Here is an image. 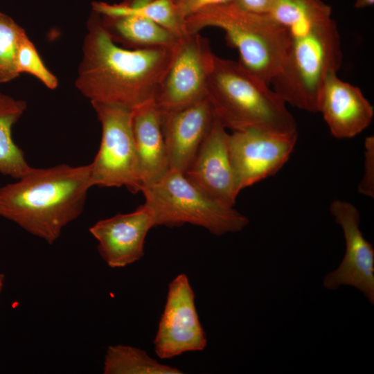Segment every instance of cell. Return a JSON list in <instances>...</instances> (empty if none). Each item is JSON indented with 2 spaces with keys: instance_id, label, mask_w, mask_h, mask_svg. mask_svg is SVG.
I'll list each match as a JSON object with an SVG mask.
<instances>
[{
  "instance_id": "9c48e42d",
  "label": "cell",
  "mask_w": 374,
  "mask_h": 374,
  "mask_svg": "<svg viewBox=\"0 0 374 374\" xmlns=\"http://www.w3.org/2000/svg\"><path fill=\"white\" fill-rule=\"evenodd\" d=\"M297 136L258 128L229 133V152L239 190L278 172L290 159Z\"/></svg>"
},
{
  "instance_id": "277c9868",
  "label": "cell",
  "mask_w": 374,
  "mask_h": 374,
  "mask_svg": "<svg viewBox=\"0 0 374 374\" xmlns=\"http://www.w3.org/2000/svg\"><path fill=\"white\" fill-rule=\"evenodd\" d=\"M184 24L188 33L222 29L227 43L238 50V62L269 85L281 70L290 46V33L269 14L245 10L233 1L202 9Z\"/></svg>"
},
{
  "instance_id": "603a6c76",
  "label": "cell",
  "mask_w": 374,
  "mask_h": 374,
  "mask_svg": "<svg viewBox=\"0 0 374 374\" xmlns=\"http://www.w3.org/2000/svg\"><path fill=\"white\" fill-rule=\"evenodd\" d=\"M16 64L19 74L26 73L33 75L49 89L57 87V78L46 67L28 35L20 43L17 53Z\"/></svg>"
},
{
  "instance_id": "cb8c5ba5",
  "label": "cell",
  "mask_w": 374,
  "mask_h": 374,
  "mask_svg": "<svg viewBox=\"0 0 374 374\" xmlns=\"http://www.w3.org/2000/svg\"><path fill=\"white\" fill-rule=\"evenodd\" d=\"M364 175L358 186L359 193L374 197V137H366L364 142Z\"/></svg>"
},
{
  "instance_id": "4316f807",
  "label": "cell",
  "mask_w": 374,
  "mask_h": 374,
  "mask_svg": "<svg viewBox=\"0 0 374 374\" xmlns=\"http://www.w3.org/2000/svg\"><path fill=\"white\" fill-rule=\"evenodd\" d=\"M374 4V0H356L355 7L356 8H364Z\"/></svg>"
},
{
  "instance_id": "7402d4cb",
  "label": "cell",
  "mask_w": 374,
  "mask_h": 374,
  "mask_svg": "<svg viewBox=\"0 0 374 374\" xmlns=\"http://www.w3.org/2000/svg\"><path fill=\"white\" fill-rule=\"evenodd\" d=\"M26 35L23 28L0 11V84L10 82L20 75L16 57L20 43Z\"/></svg>"
},
{
  "instance_id": "ac0fdd59",
  "label": "cell",
  "mask_w": 374,
  "mask_h": 374,
  "mask_svg": "<svg viewBox=\"0 0 374 374\" xmlns=\"http://www.w3.org/2000/svg\"><path fill=\"white\" fill-rule=\"evenodd\" d=\"M27 108L24 100L0 91V174L19 179L31 168L14 142L12 128Z\"/></svg>"
},
{
  "instance_id": "d4e9b609",
  "label": "cell",
  "mask_w": 374,
  "mask_h": 374,
  "mask_svg": "<svg viewBox=\"0 0 374 374\" xmlns=\"http://www.w3.org/2000/svg\"><path fill=\"white\" fill-rule=\"evenodd\" d=\"M233 0H174L179 17L185 19L197 12L208 7L220 5Z\"/></svg>"
},
{
  "instance_id": "8992f818",
  "label": "cell",
  "mask_w": 374,
  "mask_h": 374,
  "mask_svg": "<svg viewBox=\"0 0 374 374\" xmlns=\"http://www.w3.org/2000/svg\"><path fill=\"white\" fill-rule=\"evenodd\" d=\"M141 191L155 226L189 223L222 235L241 231L249 223L248 217L233 206L213 199L179 171L169 170L159 179L143 186Z\"/></svg>"
},
{
  "instance_id": "7a4b0ae2",
  "label": "cell",
  "mask_w": 374,
  "mask_h": 374,
  "mask_svg": "<svg viewBox=\"0 0 374 374\" xmlns=\"http://www.w3.org/2000/svg\"><path fill=\"white\" fill-rule=\"evenodd\" d=\"M93 187L89 165L33 168L0 188V216L48 244L84 209Z\"/></svg>"
},
{
  "instance_id": "d6986e66",
  "label": "cell",
  "mask_w": 374,
  "mask_h": 374,
  "mask_svg": "<svg viewBox=\"0 0 374 374\" xmlns=\"http://www.w3.org/2000/svg\"><path fill=\"white\" fill-rule=\"evenodd\" d=\"M92 10L100 15H134L151 20L178 37L187 33L185 24L178 16L174 0H151L134 5L93 2Z\"/></svg>"
},
{
  "instance_id": "7c38bea8",
  "label": "cell",
  "mask_w": 374,
  "mask_h": 374,
  "mask_svg": "<svg viewBox=\"0 0 374 374\" xmlns=\"http://www.w3.org/2000/svg\"><path fill=\"white\" fill-rule=\"evenodd\" d=\"M226 128L215 116L193 161L184 173L202 192L233 206L240 192L231 161Z\"/></svg>"
},
{
  "instance_id": "6da1fadb",
  "label": "cell",
  "mask_w": 374,
  "mask_h": 374,
  "mask_svg": "<svg viewBox=\"0 0 374 374\" xmlns=\"http://www.w3.org/2000/svg\"><path fill=\"white\" fill-rule=\"evenodd\" d=\"M75 84L91 103L133 110L154 100L170 61L172 47L130 49L113 41L100 15L87 24Z\"/></svg>"
},
{
  "instance_id": "484cf974",
  "label": "cell",
  "mask_w": 374,
  "mask_h": 374,
  "mask_svg": "<svg viewBox=\"0 0 374 374\" xmlns=\"http://www.w3.org/2000/svg\"><path fill=\"white\" fill-rule=\"evenodd\" d=\"M273 0H233L242 9L259 14H269Z\"/></svg>"
},
{
  "instance_id": "9a60e30c",
  "label": "cell",
  "mask_w": 374,
  "mask_h": 374,
  "mask_svg": "<svg viewBox=\"0 0 374 374\" xmlns=\"http://www.w3.org/2000/svg\"><path fill=\"white\" fill-rule=\"evenodd\" d=\"M317 112H320L330 133L337 139L352 138L371 123L373 107L357 87L332 73L326 79L319 93Z\"/></svg>"
},
{
  "instance_id": "8fae6325",
  "label": "cell",
  "mask_w": 374,
  "mask_h": 374,
  "mask_svg": "<svg viewBox=\"0 0 374 374\" xmlns=\"http://www.w3.org/2000/svg\"><path fill=\"white\" fill-rule=\"evenodd\" d=\"M330 211L342 229L346 251L340 265L324 277L323 286L329 290L353 287L374 305V249L360 230L359 210L350 202L335 199Z\"/></svg>"
},
{
  "instance_id": "ba28073f",
  "label": "cell",
  "mask_w": 374,
  "mask_h": 374,
  "mask_svg": "<svg viewBox=\"0 0 374 374\" xmlns=\"http://www.w3.org/2000/svg\"><path fill=\"white\" fill-rule=\"evenodd\" d=\"M214 57L209 42L199 32L179 37L154 97L161 112L181 109L206 98Z\"/></svg>"
},
{
  "instance_id": "5b68a950",
  "label": "cell",
  "mask_w": 374,
  "mask_h": 374,
  "mask_svg": "<svg viewBox=\"0 0 374 374\" xmlns=\"http://www.w3.org/2000/svg\"><path fill=\"white\" fill-rule=\"evenodd\" d=\"M342 60L339 30L330 18L290 33L285 60L270 85L286 104L317 112L323 83L329 74L338 72Z\"/></svg>"
},
{
  "instance_id": "52a82bcc",
  "label": "cell",
  "mask_w": 374,
  "mask_h": 374,
  "mask_svg": "<svg viewBox=\"0 0 374 374\" xmlns=\"http://www.w3.org/2000/svg\"><path fill=\"white\" fill-rule=\"evenodd\" d=\"M101 124L99 150L89 164L92 186L125 187L133 193L142 183L132 131V110L91 103Z\"/></svg>"
},
{
  "instance_id": "ffe728a7",
  "label": "cell",
  "mask_w": 374,
  "mask_h": 374,
  "mask_svg": "<svg viewBox=\"0 0 374 374\" xmlns=\"http://www.w3.org/2000/svg\"><path fill=\"white\" fill-rule=\"evenodd\" d=\"M105 374H181L177 368L162 364L140 348L127 345L109 346L103 366Z\"/></svg>"
},
{
  "instance_id": "4fadbf2b",
  "label": "cell",
  "mask_w": 374,
  "mask_h": 374,
  "mask_svg": "<svg viewBox=\"0 0 374 374\" xmlns=\"http://www.w3.org/2000/svg\"><path fill=\"white\" fill-rule=\"evenodd\" d=\"M153 227V216L144 204L133 212L98 221L89 232L98 241V251L107 265L120 268L141 259L146 235Z\"/></svg>"
},
{
  "instance_id": "5bb4252c",
  "label": "cell",
  "mask_w": 374,
  "mask_h": 374,
  "mask_svg": "<svg viewBox=\"0 0 374 374\" xmlns=\"http://www.w3.org/2000/svg\"><path fill=\"white\" fill-rule=\"evenodd\" d=\"M161 114L169 170L184 173L211 129L214 111L206 98L181 109Z\"/></svg>"
},
{
  "instance_id": "83f0119b",
  "label": "cell",
  "mask_w": 374,
  "mask_h": 374,
  "mask_svg": "<svg viewBox=\"0 0 374 374\" xmlns=\"http://www.w3.org/2000/svg\"><path fill=\"white\" fill-rule=\"evenodd\" d=\"M5 276L3 274L0 273V293L3 289L4 284Z\"/></svg>"
},
{
  "instance_id": "44dd1931",
  "label": "cell",
  "mask_w": 374,
  "mask_h": 374,
  "mask_svg": "<svg viewBox=\"0 0 374 374\" xmlns=\"http://www.w3.org/2000/svg\"><path fill=\"white\" fill-rule=\"evenodd\" d=\"M322 0H273L269 15L290 33L331 17Z\"/></svg>"
},
{
  "instance_id": "e0dca14e",
  "label": "cell",
  "mask_w": 374,
  "mask_h": 374,
  "mask_svg": "<svg viewBox=\"0 0 374 374\" xmlns=\"http://www.w3.org/2000/svg\"><path fill=\"white\" fill-rule=\"evenodd\" d=\"M100 16L103 27L113 41L127 48L172 47L180 37L165 27L141 17Z\"/></svg>"
},
{
  "instance_id": "2e32d148",
  "label": "cell",
  "mask_w": 374,
  "mask_h": 374,
  "mask_svg": "<svg viewBox=\"0 0 374 374\" xmlns=\"http://www.w3.org/2000/svg\"><path fill=\"white\" fill-rule=\"evenodd\" d=\"M132 124L142 188L169 170L161 114L154 100L132 110Z\"/></svg>"
},
{
  "instance_id": "3957f363",
  "label": "cell",
  "mask_w": 374,
  "mask_h": 374,
  "mask_svg": "<svg viewBox=\"0 0 374 374\" xmlns=\"http://www.w3.org/2000/svg\"><path fill=\"white\" fill-rule=\"evenodd\" d=\"M269 86L239 62L215 55L206 98L217 119L232 132L258 128L297 134L294 116Z\"/></svg>"
},
{
  "instance_id": "30bf717a",
  "label": "cell",
  "mask_w": 374,
  "mask_h": 374,
  "mask_svg": "<svg viewBox=\"0 0 374 374\" xmlns=\"http://www.w3.org/2000/svg\"><path fill=\"white\" fill-rule=\"evenodd\" d=\"M206 344V333L195 307V293L188 276L180 274L168 285L154 339V351L161 359H170L186 352L203 350Z\"/></svg>"
}]
</instances>
